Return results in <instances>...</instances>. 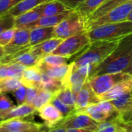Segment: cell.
Listing matches in <instances>:
<instances>
[{"label": "cell", "mask_w": 132, "mask_h": 132, "mask_svg": "<svg viewBox=\"0 0 132 132\" xmlns=\"http://www.w3.org/2000/svg\"><path fill=\"white\" fill-rule=\"evenodd\" d=\"M132 59V34L122 38L118 47L102 63L94 67L89 78L106 73L123 72Z\"/></svg>", "instance_id": "cell-1"}, {"label": "cell", "mask_w": 132, "mask_h": 132, "mask_svg": "<svg viewBox=\"0 0 132 132\" xmlns=\"http://www.w3.org/2000/svg\"><path fill=\"white\" fill-rule=\"evenodd\" d=\"M121 39L114 40H96L90 42L83 53L73 59L72 62L77 67L85 65L95 67L102 63L118 47Z\"/></svg>", "instance_id": "cell-2"}, {"label": "cell", "mask_w": 132, "mask_h": 132, "mask_svg": "<svg viewBox=\"0 0 132 132\" xmlns=\"http://www.w3.org/2000/svg\"><path fill=\"white\" fill-rule=\"evenodd\" d=\"M90 42L96 40H114L132 34V21L124 20L97 26L87 31Z\"/></svg>", "instance_id": "cell-3"}, {"label": "cell", "mask_w": 132, "mask_h": 132, "mask_svg": "<svg viewBox=\"0 0 132 132\" xmlns=\"http://www.w3.org/2000/svg\"><path fill=\"white\" fill-rule=\"evenodd\" d=\"M86 31L84 19L73 10L62 22L54 26V37L65 39Z\"/></svg>", "instance_id": "cell-4"}, {"label": "cell", "mask_w": 132, "mask_h": 132, "mask_svg": "<svg viewBox=\"0 0 132 132\" xmlns=\"http://www.w3.org/2000/svg\"><path fill=\"white\" fill-rule=\"evenodd\" d=\"M131 77L132 75H130L127 73L119 72L115 73L97 75L89 78L88 80L94 93L98 97H100L109 91L118 83Z\"/></svg>", "instance_id": "cell-5"}, {"label": "cell", "mask_w": 132, "mask_h": 132, "mask_svg": "<svg viewBox=\"0 0 132 132\" xmlns=\"http://www.w3.org/2000/svg\"><path fill=\"white\" fill-rule=\"evenodd\" d=\"M132 9V0L123 3L104 15H101V17L97 18L95 20L90 21V22H85V27L86 30L88 31L90 29H92L97 26L108 24V23H113V22H121L124 20H126L128 15H129L130 12Z\"/></svg>", "instance_id": "cell-6"}, {"label": "cell", "mask_w": 132, "mask_h": 132, "mask_svg": "<svg viewBox=\"0 0 132 132\" xmlns=\"http://www.w3.org/2000/svg\"><path fill=\"white\" fill-rule=\"evenodd\" d=\"M90 43V39L87 31H86L63 39L53 53L72 57L83 50Z\"/></svg>", "instance_id": "cell-7"}, {"label": "cell", "mask_w": 132, "mask_h": 132, "mask_svg": "<svg viewBox=\"0 0 132 132\" xmlns=\"http://www.w3.org/2000/svg\"><path fill=\"white\" fill-rule=\"evenodd\" d=\"M97 124V121H94L88 115L76 112L75 111L73 113L63 118L57 125L53 128H63L66 130V132L67 128H70L84 129L87 132H94L96 131Z\"/></svg>", "instance_id": "cell-8"}, {"label": "cell", "mask_w": 132, "mask_h": 132, "mask_svg": "<svg viewBox=\"0 0 132 132\" xmlns=\"http://www.w3.org/2000/svg\"><path fill=\"white\" fill-rule=\"evenodd\" d=\"M43 125L22 120L12 118L0 121V132H38L42 131Z\"/></svg>", "instance_id": "cell-9"}, {"label": "cell", "mask_w": 132, "mask_h": 132, "mask_svg": "<svg viewBox=\"0 0 132 132\" xmlns=\"http://www.w3.org/2000/svg\"><path fill=\"white\" fill-rule=\"evenodd\" d=\"M40 61L37 56L33 55L30 51V47L18 51L12 54L4 55L0 58V63H18L26 67H36Z\"/></svg>", "instance_id": "cell-10"}, {"label": "cell", "mask_w": 132, "mask_h": 132, "mask_svg": "<svg viewBox=\"0 0 132 132\" xmlns=\"http://www.w3.org/2000/svg\"><path fill=\"white\" fill-rule=\"evenodd\" d=\"M37 112L39 117L45 121L44 125L48 130L57 125L63 118L61 112L50 102L42 106L37 110Z\"/></svg>", "instance_id": "cell-11"}, {"label": "cell", "mask_w": 132, "mask_h": 132, "mask_svg": "<svg viewBox=\"0 0 132 132\" xmlns=\"http://www.w3.org/2000/svg\"><path fill=\"white\" fill-rule=\"evenodd\" d=\"M100 101L101 99L94 93L89 83V80H87L77 95L75 104L76 110L85 108L92 104H97Z\"/></svg>", "instance_id": "cell-12"}, {"label": "cell", "mask_w": 132, "mask_h": 132, "mask_svg": "<svg viewBox=\"0 0 132 132\" xmlns=\"http://www.w3.org/2000/svg\"><path fill=\"white\" fill-rule=\"evenodd\" d=\"M63 41V39L61 38L53 37L39 44L30 46V51L33 55L41 60L44 56L53 53V52L59 46V45Z\"/></svg>", "instance_id": "cell-13"}, {"label": "cell", "mask_w": 132, "mask_h": 132, "mask_svg": "<svg viewBox=\"0 0 132 132\" xmlns=\"http://www.w3.org/2000/svg\"><path fill=\"white\" fill-rule=\"evenodd\" d=\"M36 109L32 104L24 103L22 104H18L9 111L0 113V121L12 119V118H22L27 116L33 114Z\"/></svg>", "instance_id": "cell-14"}, {"label": "cell", "mask_w": 132, "mask_h": 132, "mask_svg": "<svg viewBox=\"0 0 132 132\" xmlns=\"http://www.w3.org/2000/svg\"><path fill=\"white\" fill-rule=\"evenodd\" d=\"M41 16H43V15L41 5H39V6L15 17V27L18 29H27L31 24L36 22Z\"/></svg>", "instance_id": "cell-15"}, {"label": "cell", "mask_w": 132, "mask_h": 132, "mask_svg": "<svg viewBox=\"0 0 132 132\" xmlns=\"http://www.w3.org/2000/svg\"><path fill=\"white\" fill-rule=\"evenodd\" d=\"M132 90V77L126 79L118 84H116L114 87H112L109 91L100 96L99 98L101 101H111L116 99L124 94H128Z\"/></svg>", "instance_id": "cell-16"}, {"label": "cell", "mask_w": 132, "mask_h": 132, "mask_svg": "<svg viewBox=\"0 0 132 132\" xmlns=\"http://www.w3.org/2000/svg\"><path fill=\"white\" fill-rule=\"evenodd\" d=\"M36 67L39 68V71L42 73L46 74L53 78L63 80L69 70L70 63L63 64L60 66H52L40 60Z\"/></svg>", "instance_id": "cell-17"}, {"label": "cell", "mask_w": 132, "mask_h": 132, "mask_svg": "<svg viewBox=\"0 0 132 132\" xmlns=\"http://www.w3.org/2000/svg\"><path fill=\"white\" fill-rule=\"evenodd\" d=\"M20 80L22 84L26 87H35L42 88V73L36 66L26 67Z\"/></svg>", "instance_id": "cell-18"}, {"label": "cell", "mask_w": 132, "mask_h": 132, "mask_svg": "<svg viewBox=\"0 0 132 132\" xmlns=\"http://www.w3.org/2000/svg\"><path fill=\"white\" fill-rule=\"evenodd\" d=\"M54 37V26L30 29V46H35Z\"/></svg>", "instance_id": "cell-19"}, {"label": "cell", "mask_w": 132, "mask_h": 132, "mask_svg": "<svg viewBox=\"0 0 132 132\" xmlns=\"http://www.w3.org/2000/svg\"><path fill=\"white\" fill-rule=\"evenodd\" d=\"M73 10H69L63 13H60L54 15H43L36 22L31 24L27 29H32L35 27H50L56 26L60 22H62L68 15Z\"/></svg>", "instance_id": "cell-20"}, {"label": "cell", "mask_w": 132, "mask_h": 132, "mask_svg": "<svg viewBox=\"0 0 132 132\" xmlns=\"http://www.w3.org/2000/svg\"><path fill=\"white\" fill-rule=\"evenodd\" d=\"M8 46L21 49L30 47V29L26 28H16L14 36Z\"/></svg>", "instance_id": "cell-21"}, {"label": "cell", "mask_w": 132, "mask_h": 132, "mask_svg": "<svg viewBox=\"0 0 132 132\" xmlns=\"http://www.w3.org/2000/svg\"><path fill=\"white\" fill-rule=\"evenodd\" d=\"M47 1L48 0H22L13 8H12L6 14H9L13 17H16Z\"/></svg>", "instance_id": "cell-22"}, {"label": "cell", "mask_w": 132, "mask_h": 132, "mask_svg": "<svg viewBox=\"0 0 132 132\" xmlns=\"http://www.w3.org/2000/svg\"><path fill=\"white\" fill-rule=\"evenodd\" d=\"M76 112L85 114L97 122L105 121L110 118L109 116L101 110V108L99 107L97 103L90 104L80 109H77L76 110Z\"/></svg>", "instance_id": "cell-23"}, {"label": "cell", "mask_w": 132, "mask_h": 132, "mask_svg": "<svg viewBox=\"0 0 132 132\" xmlns=\"http://www.w3.org/2000/svg\"><path fill=\"white\" fill-rule=\"evenodd\" d=\"M41 10L43 15H54L72 9H68L59 1L48 0L47 2L41 4Z\"/></svg>", "instance_id": "cell-24"}, {"label": "cell", "mask_w": 132, "mask_h": 132, "mask_svg": "<svg viewBox=\"0 0 132 132\" xmlns=\"http://www.w3.org/2000/svg\"><path fill=\"white\" fill-rule=\"evenodd\" d=\"M131 0H105L104 2L96 10L94 11L90 15L88 16V18L86 19L85 22H90L93 20L97 19V18L101 17V15H104L112 9L123 4L125 2H128Z\"/></svg>", "instance_id": "cell-25"}, {"label": "cell", "mask_w": 132, "mask_h": 132, "mask_svg": "<svg viewBox=\"0 0 132 132\" xmlns=\"http://www.w3.org/2000/svg\"><path fill=\"white\" fill-rule=\"evenodd\" d=\"M105 0H86L80 5H78L74 10L77 12L86 21L89 15H90L94 11H96Z\"/></svg>", "instance_id": "cell-26"}, {"label": "cell", "mask_w": 132, "mask_h": 132, "mask_svg": "<svg viewBox=\"0 0 132 132\" xmlns=\"http://www.w3.org/2000/svg\"><path fill=\"white\" fill-rule=\"evenodd\" d=\"M117 117V116H116ZM114 118L111 121H105L98 122L96 129L97 132H120L126 131L122 125L118 121L117 118Z\"/></svg>", "instance_id": "cell-27"}, {"label": "cell", "mask_w": 132, "mask_h": 132, "mask_svg": "<svg viewBox=\"0 0 132 132\" xmlns=\"http://www.w3.org/2000/svg\"><path fill=\"white\" fill-rule=\"evenodd\" d=\"M53 96L67 105L75 106L77 94L73 93L71 88L68 86H63L60 90L54 94Z\"/></svg>", "instance_id": "cell-28"}, {"label": "cell", "mask_w": 132, "mask_h": 132, "mask_svg": "<svg viewBox=\"0 0 132 132\" xmlns=\"http://www.w3.org/2000/svg\"><path fill=\"white\" fill-rule=\"evenodd\" d=\"M63 87L62 80L53 78L46 74L42 73V88L48 90L54 94Z\"/></svg>", "instance_id": "cell-29"}, {"label": "cell", "mask_w": 132, "mask_h": 132, "mask_svg": "<svg viewBox=\"0 0 132 132\" xmlns=\"http://www.w3.org/2000/svg\"><path fill=\"white\" fill-rule=\"evenodd\" d=\"M22 84L20 79L11 77L0 79V93L12 92Z\"/></svg>", "instance_id": "cell-30"}, {"label": "cell", "mask_w": 132, "mask_h": 132, "mask_svg": "<svg viewBox=\"0 0 132 132\" xmlns=\"http://www.w3.org/2000/svg\"><path fill=\"white\" fill-rule=\"evenodd\" d=\"M53 95L54 94L52 92H50V90H46L44 88H41L40 90L39 91L37 96L36 97L33 103H32L33 107L37 111L38 109H39L44 104H46L47 103H50V101L52 100Z\"/></svg>", "instance_id": "cell-31"}, {"label": "cell", "mask_w": 132, "mask_h": 132, "mask_svg": "<svg viewBox=\"0 0 132 132\" xmlns=\"http://www.w3.org/2000/svg\"><path fill=\"white\" fill-rule=\"evenodd\" d=\"M70 56L54 54V53H50L46 56H44L40 60L52 66H60L63 64H67L69 63V60H70Z\"/></svg>", "instance_id": "cell-32"}, {"label": "cell", "mask_w": 132, "mask_h": 132, "mask_svg": "<svg viewBox=\"0 0 132 132\" xmlns=\"http://www.w3.org/2000/svg\"><path fill=\"white\" fill-rule=\"evenodd\" d=\"M6 64V76L7 77L21 79L23 72L26 67L18 63H5Z\"/></svg>", "instance_id": "cell-33"}, {"label": "cell", "mask_w": 132, "mask_h": 132, "mask_svg": "<svg viewBox=\"0 0 132 132\" xmlns=\"http://www.w3.org/2000/svg\"><path fill=\"white\" fill-rule=\"evenodd\" d=\"M50 103L53 104L63 114V118L70 115V114L73 113L76 111V107L75 106H71V105H67L64 103H63L61 101H60L57 97H53L52 100L50 101Z\"/></svg>", "instance_id": "cell-34"}, {"label": "cell", "mask_w": 132, "mask_h": 132, "mask_svg": "<svg viewBox=\"0 0 132 132\" xmlns=\"http://www.w3.org/2000/svg\"><path fill=\"white\" fill-rule=\"evenodd\" d=\"M15 29H16L15 27H12V28L5 29L2 32L0 33V46H1L4 47L10 43V42L12 41L14 36Z\"/></svg>", "instance_id": "cell-35"}, {"label": "cell", "mask_w": 132, "mask_h": 132, "mask_svg": "<svg viewBox=\"0 0 132 132\" xmlns=\"http://www.w3.org/2000/svg\"><path fill=\"white\" fill-rule=\"evenodd\" d=\"M15 107L12 100L5 93H0V113L9 111Z\"/></svg>", "instance_id": "cell-36"}, {"label": "cell", "mask_w": 132, "mask_h": 132, "mask_svg": "<svg viewBox=\"0 0 132 132\" xmlns=\"http://www.w3.org/2000/svg\"><path fill=\"white\" fill-rule=\"evenodd\" d=\"M12 27H15V17L9 14L4 15L0 21V33Z\"/></svg>", "instance_id": "cell-37"}, {"label": "cell", "mask_w": 132, "mask_h": 132, "mask_svg": "<svg viewBox=\"0 0 132 132\" xmlns=\"http://www.w3.org/2000/svg\"><path fill=\"white\" fill-rule=\"evenodd\" d=\"M26 90L27 87L22 84L20 87H19L17 89L12 91L13 96L17 101L18 104H22L26 103Z\"/></svg>", "instance_id": "cell-38"}, {"label": "cell", "mask_w": 132, "mask_h": 132, "mask_svg": "<svg viewBox=\"0 0 132 132\" xmlns=\"http://www.w3.org/2000/svg\"><path fill=\"white\" fill-rule=\"evenodd\" d=\"M22 0H0V16L5 15Z\"/></svg>", "instance_id": "cell-39"}, {"label": "cell", "mask_w": 132, "mask_h": 132, "mask_svg": "<svg viewBox=\"0 0 132 132\" xmlns=\"http://www.w3.org/2000/svg\"><path fill=\"white\" fill-rule=\"evenodd\" d=\"M41 88L39 87H27L26 90V103L32 104L36 97L37 96L39 91Z\"/></svg>", "instance_id": "cell-40"}, {"label": "cell", "mask_w": 132, "mask_h": 132, "mask_svg": "<svg viewBox=\"0 0 132 132\" xmlns=\"http://www.w3.org/2000/svg\"><path fill=\"white\" fill-rule=\"evenodd\" d=\"M56 1H59L60 2L63 3L68 9L74 10L78 5H80L86 0H56Z\"/></svg>", "instance_id": "cell-41"}, {"label": "cell", "mask_w": 132, "mask_h": 132, "mask_svg": "<svg viewBox=\"0 0 132 132\" xmlns=\"http://www.w3.org/2000/svg\"><path fill=\"white\" fill-rule=\"evenodd\" d=\"M123 72L127 73H128L130 75H132V59L131 62H130V63L128 64V66L125 68V70Z\"/></svg>", "instance_id": "cell-42"}, {"label": "cell", "mask_w": 132, "mask_h": 132, "mask_svg": "<svg viewBox=\"0 0 132 132\" xmlns=\"http://www.w3.org/2000/svg\"><path fill=\"white\" fill-rule=\"evenodd\" d=\"M5 55V50H4V47L0 46V58H2L3 56Z\"/></svg>", "instance_id": "cell-43"}, {"label": "cell", "mask_w": 132, "mask_h": 132, "mask_svg": "<svg viewBox=\"0 0 132 132\" xmlns=\"http://www.w3.org/2000/svg\"><path fill=\"white\" fill-rule=\"evenodd\" d=\"M126 20H128V21H132V9H131V11L130 12L129 15H128V17H127Z\"/></svg>", "instance_id": "cell-44"}, {"label": "cell", "mask_w": 132, "mask_h": 132, "mask_svg": "<svg viewBox=\"0 0 132 132\" xmlns=\"http://www.w3.org/2000/svg\"><path fill=\"white\" fill-rule=\"evenodd\" d=\"M130 94H131V104L132 105V90L130 92Z\"/></svg>", "instance_id": "cell-45"}, {"label": "cell", "mask_w": 132, "mask_h": 132, "mask_svg": "<svg viewBox=\"0 0 132 132\" xmlns=\"http://www.w3.org/2000/svg\"><path fill=\"white\" fill-rule=\"evenodd\" d=\"M3 16V15H2ZM2 16H0V21H1V19H2Z\"/></svg>", "instance_id": "cell-46"}]
</instances>
